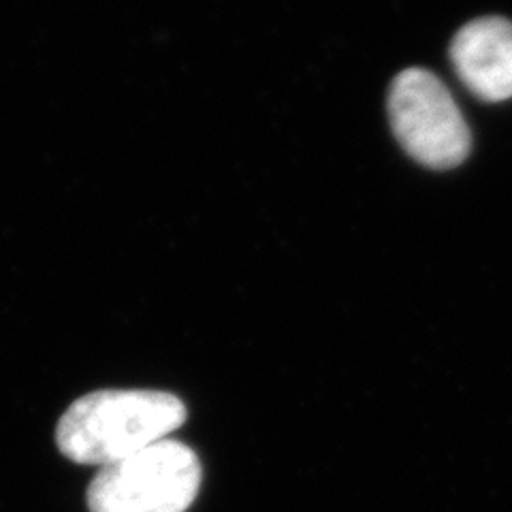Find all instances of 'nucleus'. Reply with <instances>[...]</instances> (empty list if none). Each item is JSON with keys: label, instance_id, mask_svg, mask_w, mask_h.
Returning <instances> with one entry per match:
<instances>
[{"label": "nucleus", "instance_id": "nucleus-1", "mask_svg": "<svg viewBox=\"0 0 512 512\" xmlns=\"http://www.w3.org/2000/svg\"><path fill=\"white\" fill-rule=\"evenodd\" d=\"M186 416L182 399L165 391H94L62 414L56 444L69 461L105 468L167 440Z\"/></svg>", "mask_w": 512, "mask_h": 512}, {"label": "nucleus", "instance_id": "nucleus-2", "mask_svg": "<svg viewBox=\"0 0 512 512\" xmlns=\"http://www.w3.org/2000/svg\"><path fill=\"white\" fill-rule=\"evenodd\" d=\"M201 461L184 442L160 440L99 470L90 512H186L201 489Z\"/></svg>", "mask_w": 512, "mask_h": 512}, {"label": "nucleus", "instance_id": "nucleus-3", "mask_svg": "<svg viewBox=\"0 0 512 512\" xmlns=\"http://www.w3.org/2000/svg\"><path fill=\"white\" fill-rule=\"evenodd\" d=\"M389 116L397 141L421 165L451 169L470 154L472 137L455 99L425 69H406L389 92Z\"/></svg>", "mask_w": 512, "mask_h": 512}, {"label": "nucleus", "instance_id": "nucleus-4", "mask_svg": "<svg viewBox=\"0 0 512 512\" xmlns=\"http://www.w3.org/2000/svg\"><path fill=\"white\" fill-rule=\"evenodd\" d=\"M453 67L478 99H512V22L480 18L463 26L451 43Z\"/></svg>", "mask_w": 512, "mask_h": 512}]
</instances>
